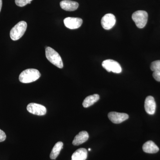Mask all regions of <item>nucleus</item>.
Returning a JSON list of instances; mask_svg holds the SVG:
<instances>
[{"mask_svg":"<svg viewBox=\"0 0 160 160\" xmlns=\"http://www.w3.org/2000/svg\"><path fill=\"white\" fill-rule=\"evenodd\" d=\"M100 96L98 94H94L87 97L83 101L82 105L85 108H88L92 106L95 103L99 100Z\"/></svg>","mask_w":160,"mask_h":160,"instance_id":"nucleus-16","label":"nucleus"},{"mask_svg":"<svg viewBox=\"0 0 160 160\" xmlns=\"http://www.w3.org/2000/svg\"><path fill=\"white\" fill-rule=\"evenodd\" d=\"M27 110L32 114L38 116L45 115L47 112L46 108L45 106L35 103L28 104L27 106Z\"/></svg>","mask_w":160,"mask_h":160,"instance_id":"nucleus-6","label":"nucleus"},{"mask_svg":"<svg viewBox=\"0 0 160 160\" xmlns=\"http://www.w3.org/2000/svg\"><path fill=\"white\" fill-rule=\"evenodd\" d=\"M156 108V104L154 98L151 96L147 97L145 102V109L146 112L150 115L154 114Z\"/></svg>","mask_w":160,"mask_h":160,"instance_id":"nucleus-10","label":"nucleus"},{"mask_svg":"<svg viewBox=\"0 0 160 160\" xmlns=\"http://www.w3.org/2000/svg\"><path fill=\"white\" fill-rule=\"evenodd\" d=\"M46 56L47 59L52 64L60 69L63 68V63L62 58L54 49L50 47H46Z\"/></svg>","mask_w":160,"mask_h":160,"instance_id":"nucleus-2","label":"nucleus"},{"mask_svg":"<svg viewBox=\"0 0 160 160\" xmlns=\"http://www.w3.org/2000/svg\"><path fill=\"white\" fill-rule=\"evenodd\" d=\"M150 69L153 72L152 76L155 80L160 82V60H157L152 62Z\"/></svg>","mask_w":160,"mask_h":160,"instance_id":"nucleus-14","label":"nucleus"},{"mask_svg":"<svg viewBox=\"0 0 160 160\" xmlns=\"http://www.w3.org/2000/svg\"><path fill=\"white\" fill-rule=\"evenodd\" d=\"M63 146V143L62 142H59L56 143L50 153V158L51 159L55 160L57 158L62 149Z\"/></svg>","mask_w":160,"mask_h":160,"instance_id":"nucleus-17","label":"nucleus"},{"mask_svg":"<svg viewBox=\"0 0 160 160\" xmlns=\"http://www.w3.org/2000/svg\"><path fill=\"white\" fill-rule=\"evenodd\" d=\"M102 66L109 72H112L115 73H120L122 72V69L119 63L114 60L107 59L103 61Z\"/></svg>","mask_w":160,"mask_h":160,"instance_id":"nucleus-5","label":"nucleus"},{"mask_svg":"<svg viewBox=\"0 0 160 160\" xmlns=\"http://www.w3.org/2000/svg\"><path fill=\"white\" fill-rule=\"evenodd\" d=\"M109 119L114 124H120L129 118V115L125 113L111 112L108 114Z\"/></svg>","mask_w":160,"mask_h":160,"instance_id":"nucleus-9","label":"nucleus"},{"mask_svg":"<svg viewBox=\"0 0 160 160\" xmlns=\"http://www.w3.org/2000/svg\"><path fill=\"white\" fill-rule=\"evenodd\" d=\"M87 150L84 148L77 149L72 156V160H86L87 158Z\"/></svg>","mask_w":160,"mask_h":160,"instance_id":"nucleus-15","label":"nucleus"},{"mask_svg":"<svg viewBox=\"0 0 160 160\" xmlns=\"http://www.w3.org/2000/svg\"><path fill=\"white\" fill-rule=\"evenodd\" d=\"M64 23L65 26L68 29H77L82 26L83 20L78 18L68 17L64 20Z\"/></svg>","mask_w":160,"mask_h":160,"instance_id":"nucleus-8","label":"nucleus"},{"mask_svg":"<svg viewBox=\"0 0 160 160\" xmlns=\"http://www.w3.org/2000/svg\"><path fill=\"white\" fill-rule=\"evenodd\" d=\"M27 23L25 21H21L12 29L10 37L13 41H17L21 38L25 33L27 29Z\"/></svg>","mask_w":160,"mask_h":160,"instance_id":"nucleus-3","label":"nucleus"},{"mask_svg":"<svg viewBox=\"0 0 160 160\" xmlns=\"http://www.w3.org/2000/svg\"><path fill=\"white\" fill-rule=\"evenodd\" d=\"M32 0H15L16 4L19 7H24L28 4H30Z\"/></svg>","mask_w":160,"mask_h":160,"instance_id":"nucleus-18","label":"nucleus"},{"mask_svg":"<svg viewBox=\"0 0 160 160\" xmlns=\"http://www.w3.org/2000/svg\"><path fill=\"white\" fill-rule=\"evenodd\" d=\"M62 9L67 11H73L78 8L79 4L77 2L70 0H64L60 3Z\"/></svg>","mask_w":160,"mask_h":160,"instance_id":"nucleus-11","label":"nucleus"},{"mask_svg":"<svg viewBox=\"0 0 160 160\" xmlns=\"http://www.w3.org/2000/svg\"><path fill=\"white\" fill-rule=\"evenodd\" d=\"M89 138V134L86 131L80 132L76 136L72 141V144L74 146H79L86 142Z\"/></svg>","mask_w":160,"mask_h":160,"instance_id":"nucleus-12","label":"nucleus"},{"mask_svg":"<svg viewBox=\"0 0 160 160\" xmlns=\"http://www.w3.org/2000/svg\"><path fill=\"white\" fill-rule=\"evenodd\" d=\"M6 133L2 130L0 129V142H4L6 139Z\"/></svg>","mask_w":160,"mask_h":160,"instance_id":"nucleus-19","label":"nucleus"},{"mask_svg":"<svg viewBox=\"0 0 160 160\" xmlns=\"http://www.w3.org/2000/svg\"><path fill=\"white\" fill-rule=\"evenodd\" d=\"M116 19L114 15L108 13L103 17L101 20V24L104 29L109 30L115 26Z\"/></svg>","mask_w":160,"mask_h":160,"instance_id":"nucleus-7","label":"nucleus"},{"mask_svg":"<svg viewBox=\"0 0 160 160\" xmlns=\"http://www.w3.org/2000/svg\"><path fill=\"white\" fill-rule=\"evenodd\" d=\"M90 150H91V149H89V151H90Z\"/></svg>","mask_w":160,"mask_h":160,"instance_id":"nucleus-21","label":"nucleus"},{"mask_svg":"<svg viewBox=\"0 0 160 160\" xmlns=\"http://www.w3.org/2000/svg\"><path fill=\"white\" fill-rule=\"evenodd\" d=\"M148 14L146 11L138 10L132 15V18L138 28L142 29L146 26L148 21Z\"/></svg>","mask_w":160,"mask_h":160,"instance_id":"nucleus-4","label":"nucleus"},{"mask_svg":"<svg viewBox=\"0 0 160 160\" xmlns=\"http://www.w3.org/2000/svg\"><path fill=\"white\" fill-rule=\"evenodd\" d=\"M143 151L148 153H155L159 150L158 146L152 141L146 142L142 146Z\"/></svg>","mask_w":160,"mask_h":160,"instance_id":"nucleus-13","label":"nucleus"},{"mask_svg":"<svg viewBox=\"0 0 160 160\" xmlns=\"http://www.w3.org/2000/svg\"><path fill=\"white\" fill-rule=\"evenodd\" d=\"M41 76L40 72L37 69H27L21 72L19 77V79L20 82L22 83H31L38 79Z\"/></svg>","mask_w":160,"mask_h":160,"instance_id":"nucleus-1","label":"nucleus"},{"mask_svg":"<svg viewBox=\"0 0 160 160\" xmlns=\"http://www.w3.org/2000/svg\"><path fill=\"white\" fill-rule=\"evenodd\" d=\"M2 0H0V12L2 9Z\"/></svg>","mask_w":160,"mask_h":160,"instance_id":"nucleus-20","label":"nucleus"}]
</instances>
